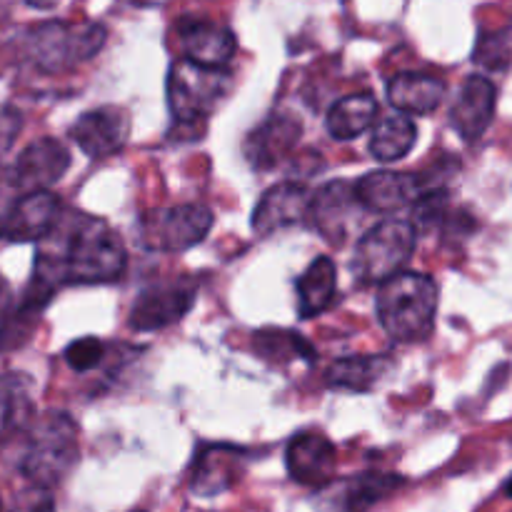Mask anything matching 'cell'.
<instances>
[{
    "instance_id": "cell-3",
    "label": "cell",
    "mask_w": 512,
    "mask_h": 512,
    "mask_svg": "<svg viewBox=\"0 0 512 512\" xmlns=\"http://www.w3.org/2000/svg\"><path fill=\"white\" fill-rule=\"evenodd\" d=\"M78 425L68 413H48L28 430V448L20 460V473L33 488L50 490L63 483L78 465Z\"/></svg>"
},
{
    "instance_id": "cell-25",
    "label": "cell",
    "mask_w": 512,
    "mask_h": 512,
    "mask_svg": "<svg viewBox=\"0 0 512 512\" xmlns=\"http://www.w3.org/2000/svg\"><path fill=\"white\" fill-rule=\"evenodd\" d=\"M375 115H378V103H375L373 95L355 93L338 100L330 108L325 125L335 140H353L375 123Z\"/></svg>"
},
{
    "instance_id": "cell-23",
    "label": "cell",
    "mask_w": 512,
    "mask_h": 512,
    "mask_svg": "<svg viewBox=\"0 0 512 512\" xmlns=\"http://www.w3.org/2000/svg\"><path fill=\"white\" fill-rule=\"evenodd\" d=\"M338 290V273L330 258H315L310 268L298 278L300 318H315L333 305Z\"/></svg>"
},
{
    "instance_id": "cell-22",
    "label": "cell",
    "mask_w": 512,
    "mask_h": 512,
    "mask_svg": "<svg viewBox=\"0 0 512 512\" xmlns=\"http://www.w3.org/2000/svg\"><path fill=\"white\" fill-rule=\"evenodd\" d=\"M388 98L403 115H428L445 98V83L423 73H398L388 83Z\"/></svg>"
},
{
    "instance_id": "cell-15",
    "label": "cell",
    "mask_w": 512,
    "mask_h": 512,
    "mask_svg": "<svg viewBox=\"0 0 512 512\" xmlns=\"http://www.w3.org/2000/svg\"><path fill=\"white\" fill-rule=\"evenodd\" d=\"M310 190L305 185L293 183H278L270 190H265L260 203L253 210V230L258 235H273L278 230L298 225L308 220L310 213Z\"/></svg>"
},
{
    "instance_id": "cell-4",
    "label": "cell",
    "mask_w": 512,
    "mask_h": 512,
    "mask_svg": "<svg viewBox=\"0 0 512 512\" xmlns=\"http://www.w3.org/2000/svg\"><path fill=\"white\" fill-rule=\"evenodd\" d=\"M105 43L98 23H43L25 33V55L43 73H63L93 58Z\"/></svg>"
},
{
    "instance_id": "cell-33",
    "label": "cell",
    "mask_w": 512,
    "mask_h": 512,
    "mask_svg": "<svg viewBox=\"0 0 512 512\" xmlns=\"http://www.w3.org/2000/svg\"><path fill=\"white\" fill-rule=\"evenodd\" d=\"M18 128H20V120L15 118V115L13 118H0V155L10 148L13 135L18 133Z\"/></svg>"
},
{
    "instance_id": "cell-21",
    "label": "cell",
    "mask_w": 512,
    "mask_h": 512,
    "mask_svg": "<svg viewBox=\"0 0 512 512\" xmlns=\"http://www.w3.org/2000/svg\"><path fill=\"white\" fill-rule=\"evenodd\" d=\"M33 423V383L23 373H3L0 375V443L28 433Z\"/></svg>"
},
{
    "instance_id": "cell-31",
    "label": "cell",
    "mask_w": 512,
    "mask_h": 512,
    "mask_svg": "<svg viewBox=\"0 0 512 512\" xmlns=\"http://www.w3.org/2000/svg\"><path fill=\"white\" fill-rule=\"evenodd\" d=\"M445 210H448V190H430V193H423L418 198V203H415L413 225L433 228L438 220L445 218Z\"/></svg>"
},
{
    "instance_id": "cell-34",
    "label": "cell",
    "mask_w": 512,
    "mask_h": 512,
    "mask_svg": "<svg viewBox=\"0 0 512 512\" xmlns=\"http://www.w3.org/2000/svg\"><path fill=\"white\" fill-rule=\"evenodd\" d=\"M25 3L35 10H53L60 0H25Z\"/></svg>"
},
{
    "instance_id": "cell-17",
    "label": "cell",
    "mask_w": 512,
    "mask_h": 512,
    "mask_svg": "<svg viewBox=\"0 0 512 512\" xmlns=\"http://www.w3.org/2000/svg\"><path fill=\"white\" fill-rule=\"evenodd\" d=\"M178 40L185 58L205 68H225L238 50L235 35L210 20H180Z\"/></svg>"
},
{
    "instance_id": "cell-28",
    "label": "cell",
    "mask_w": 512,
    "mask_h": 512,
    "mask_svg": "<svg viewBox=\"0 0 512 512\" xmlns=\"http://www.w3.org/2000/svg\"><path fill=\"white\" fill-rule=\"evenodd\" d=\"M40 313H43V310L18 300V305H13V308L3 315V320H0V353H10V350L28 343L35 325H38Z\"/></svg>"
},
{
    "instance_id": "cell-7",
    "label": "cell",
    "mask_w": 512,
    "mask_h": 512,
    "mask_svg": "<svg viewBox=\"0 0 512 512\" xmlns=\"http://www.w3.org/2000/svg\"><path fill=\"white\" fill-rule=\"evenodd\" d=\"M213 228V213L205 205L185 203L145 210L140 215V243L158 253H180L198 245Z\"/></svg>"
},
{
    "instance_id": "cell-38",
    "label": "cell",
    "mask_w": 512,
    "mask_h": 512,
    "mask_svg": "<svg viewBox=\"0 0 512 512\" xmlns=\"http://www.w3.org/2000/svg\"><path fill=\"white\" fill-rule=\"evenodd\" d=\"M0 218H3V213H0Z\"/></svg>"
},
{
    "instance_id": "cell-2",
    "label": "cell",
    "mask_w": 512,
    "mask_h": 512,
    "mask_svg": "<svg viewBox=\"0 0 512 512\" xmlns=\"http://www.w3.org/2000/svg\"><path fill=\"white\" fill-rule=\"evenodd\" d=\"M438 305V285L425 273L403 270L378 285L380 325L398 343H418L428 338L435 328Z\"/></svg>"
},
{
    "instance_id": "cell-14",
    "label": "cell",
    "mask_w": 512,
    "mask_h": 512,
    "mask_svg": "<svg viewBox=\"0 0 512 512\" xmlns=\"http://www.w3.org/2000/svg\"><path fill=\"white\" fill-rule=\"evenodd\" d=\"M285 465L295 483L308 488H328L335 478V448L320 433H300L285 450Z\"/></svg>"
},
{
    "instance_id": "cell-12",
    "label": "cell",
    "mask_w": 512,
    "mask_h": 512,
    "mask_svg": "<svg viewBox=\"0 0 512 512\" xmlns=\"http://www.w3.org/2000/svg\"><path fill=\"white\" fill-rule=\"evenodd\" d=\"M358 208H363V205H360L358 195H355V185L338 180V183L323 185L313 195L308 220L328 243L343 245Z\"/></svg>"
},
{
    "instance_id": "cell-27",
    "label": "cell",
    "mask_w": 512,
    "mask_h": 512,
    "mask_svg": "<svg viewBox=\"0 0 512 512\" xmlns=\"http://www.w3.org/2000/svg\"><path fill=\"white\" fill-rule=\"evenodd\" d=\"M255 350L260 358L273 360V363H285V360L303 358L308 363L315 360V350L303 340V335L293 330H260L255 335Z\"/></svg>"
},
{
    "instance_id": "cell-35",
    "label": "cell",
    "mask_w": 512,
    "mask_h": 512,
    "mask_svg": "<svg viewBox=\"0 0 512 512\" xmlns=\"http://www.w3.org/2000/svg\"><path fill=\"white\" fill-rule=\"evenodd\" d=\"M8 293V285H5V280H3V275H0V298H3V295Z\"/></svg>"
},
{
    "instance_id": "cell-18",
    "label": "cell",
    "mask_w": 512,
    "mask_h": 512,
    "mask_svg": "<svg viewBox=\"0 0 512 512\" xmlns=\"http://www.w3.org/2000/svg\"><path fill=\"white\" fill-rule=\"evenodd\" d=\"M355 195H358L363 210L395 213L405 205L418 203V198L423 195V185L415 175L378 170V173H368L355 183Z\"/></svg>"
},
{
    "instance_id": "cell-30",
    "label": "cell",
    "mask_w": 512,
    "mask_h": 512,
    "mask_svg": "<svg viewBox=\"0 0 512 512\" xmlns=\"http://www.w3.org/2000/svg\"><path fill=\"white\" fill-rule=\"evenodd\" d=\"M105 355V345L98 338H80L65 348V363L75 370V373H88V370L98 368V363Z\"/></svg>"
},
{
    "instance_id": "cell-16",
    "label": "cell",
    "mask_w": 512,
    "mask_h": 512,
    "mask_svg": "<svg viewBox=\"0 0 512 512\" xmlns=\"http://www.w3.org/2000/svg\"><path fill=\"white\" fill-rule=\"evenodd\" d=\"M495 103H498V90H495L493 80L485 78V75L465 78L458 100L450 108V123L458 130L460 138L468 140V143L483 138V133L493 123Z\"/></svg>"
},
{
    "instance_id": "cell-11",
    "label": "cell",
    "mask_w": 512,
    "mask_h": 512,
    "mask_svg": "<svg viewBox=\"0 0 512 512\" xmlns=\"http://www.w3.org/2000/svg\"><path fill=\"white\" fill-rule=\"evenodd\" d=\"M130 118L123 108L105 105V108L88 110L70 128V138L78 143L88 158H110L120 153L128 143Z\"/></svg>"
},
{
    "instance_id": "cell-29",
    "label": "cell",
    "mask_w": 512,
    "mask_h": 512,
    "mask_svg": "<svg viewBox=\"0 0 512 512\" xmlns=\"http://www.w3.org/2000/svg\"><path fill=\"white\" fill-rule=\"evenodd\" d=\"M512 60V38L510 30L500 33H483L475 45V63L485 65L488 70H505Z\"/></svg>"
},
{
    "instance_id": "cell-13",
    "label": "cell",
    "mask_w": 512,
    "mask_h": 512,
    "mask_svg": "<svg viewBox=\"0 0 512 512\" xmlns=\"http://www.w3.org/2000/svg\"><path fill=\"white\" fill-rule=\"evenodd\" d=\"M300 135H303V123L300 118L290 113H273L265 118V123H260L258 128L250 130V135L245 138V158L253 168L258 170H270L280 163L283 158H288L290 150L298 145Z\"/></svg>"
},
{
    "instance_id": "cell-24",
    "label": "cell",
    "mask_w": 512,
    "mask_h": 512,
    "mask_svg": "<svg viewBox=\"0 0 512 512\" xmlns=\"http://www.w3.org/2000/svg\"><path fill=\"white\" fill-rule=\"evenodd\" d=\"M390 360L385 355H353V358H340L325 373L330 388L350 390V393H368L378 385L390 370Z\"/></svg>"
},
{
    "instance_id": "cell-36",
    "label": "cell",
    "mask_w": 512,
    "mask_h": 512,
    "mask_svg": "<svg viewBox=\"0 0 512 512\" xmlns=\"http://www.w3.org/2000/svg\"><path fill=\"white\" fill-rule=\"evenodd\" d=\"M505 495H508V498H512V478L508 480V483H505Z\"/></svg>"
},
{
    "instance_id": "cell-8",
    "label": "cell",
    "mask_w": 512,
    "mask_h": 512,
    "mask_svg": "<svg viewBox=\"0 0 512 512\" xmlns=\"http://www.w3.org/2000/svg\"><path fill=\"white\" fill-rule=\"evenodd\" d=\"M195 293H198V285L190 278L148 285L130 308V328L138 333H153V330H163L178 323L193 308Z\"/></svg>"
},
{
    "instance_id": "cell-20",
    "label": "cell",
    "mask_w": 512,
    "mask_h": 512,
    "mask_svg": "<svg viewBox=\"0 0 512 512\" xmlns=\"http://www.w3.org/2000/svg\"><path fill=\"white\" fill-rule=\"evenodd\" d=\"M245 450L233 448V445H208L200 450L195 460L193 480L190 488L200 498H213V495L225 493L243 473Z\"/></svg>"
},
{
    "instance_id": "cell-32",
    "label": "cell",
    "mask_w": 512,
    "mask_h": 512,
    "mask_svg": "<svg viewBox=\"0 0 512 512\" xmlns=\"http://www.w3.org/2000/svg\"><path fill=\"white\" fill-rule=\"evenodd\" d=\"M8 512H55V505L53 498H50V490L33 488V485H30L28 490H23V493L15 498L13 508Z\"/></svg>"
},
{
    "instance_id": "cell-1",
    "label": "cell",
    "mask_w": 512,
    "mask_h": 512,
    "mask_svg": "<svg viewBox=\"0 0 512 512\" xmlns=\"http://www.w3.org/2000/svg\"><path fill=\"white\" fill-rule=\"evenodd\" d=\"M50 238H55V248L35 255L33 278L43 280L53 290L75 283H113L125 273L128 253L123 240L100 218H60Z\"/></svg>"
},
{
    "instance_id": "cell-10",
    "label": "cell",
    "mask_w": 512,
    "mask_h": 512,
    "mask_svg": "<svg viewBox=\"0 0 512 512\" xmlns=\"http://www.w3.org/2000/svg\"><path fill=\"white\" fill-rule=\"evenodd\" d=\"M70 168V150L55 138H38L18 155L10 170V185L23 193H38L58 183Z\"/></svg>"
},
{
    "instance_id": "cell-19",
    "label": "cell",
    "mask_w": 512,
    "mask_h": 512,
    "mask_svg": "<svg viewBox=\"0 0 512 512\" xmlns=\"http://www.w3.org/2000/svg\"><path fill=\"white\" fill-rule=\"evenodd\" d=\"M403 485L400 475L390 473H363L343 480V483H330L323 488L325 503L333 512H368L385 498L395 493Z\"/></svg>"
},
{
    "instance_id": "cell-9",
    "label": "cell",
    "mask_w": 512,
    "mask_h": 512,
    "mask_svg": "<svg viewBox=\"0 0 512 512\" xmlns=\"http://www.w3.org/2000/svg\"><path fill=\"white\" fill-rule=\"evenodd\" d=\"M60 218H63V205L50 190L25 193L0 218V240L40 243L53 235Z\"/></svg>"
},
{
    "instance_id": "cell-37",
    "label": "cell",
    "mask_w": 512,
    "mask_h": 512,
    "mask_svg": "<svg viewBox=\"0 0 512 512\" xmlns=\"http://www.w3.org/2000/svg\"><path fill=\"white\" fill-rule=\"evenodd\" d=\"M0 512H3V503H0Z\"/></svg>"
},
{
    "instance_id": "cell-26",
    "label": "cell",
    "mask_w": 512,
    "mask_h": 512,
    "mask_svg": "<svg viewBox=\"0 0 512 512\" xmlns=\"http://www.w3.org/2000/svg\"><path fill=\"white\" fill-rule=\"evenodd\" d=\"M415 138H418V128L408 115H390L375 125L373 138H370V153L380 163H395L413 150Z\"/></svg>"
},
{
    "instance_id": "cell-6",
    "label": "cell",
    "mask_w": 512,
    "mask_h": 512,
    "mask_svg": "<svg viewBox=\"0 0 512 512\" xmlns=\"http://www.w3.org/2000/svg\"><path fill=\"white\" fill-rule=\"evenodd\" d=\"M230 73L225 68H205L188 58L173 63L168 73V105L178 123L205 120L230 93Z\"/></svg>"
},
{
    "instance_id": "cell-5",
    "label": "cell",
    "mask_w": 512,
    "mask_h": 512,
    "mask_svg": "<svg viewBox=\"0 0 512 512\" xmlns=\"http://www.w3.org/2000/svg\"><path fill=\"white\" fill-rule=\"evenodd\" d=\"M415 225L410 220H383L360 238L353 258V275L363 285H383L403 273L415 250Z\"/></svg>"
}]
</instances>
